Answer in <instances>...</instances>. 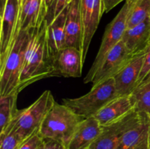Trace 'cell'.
Returning <instances> with one entry per match:
<instances>
[{"mask_svg": "<svg viewBox=\"0 0 150 149\" xmlns=\"http://www.w3.org/2000/svg\"><path fill=\"white\" fill-rule=\"evenodd\" d=\"M148 82H150V45L145 53L143 65L138 80L137 86Z\"/></svg>", "mask_w": 150, "mask_h": 149, "instance_id": "25", "label": "cell"}, {"mask_svg": "<svg viewBox=\"0 0 150 149\" xmlns=\"http://www.w3.org/2000/svg\"><path fill=\"white\" fill-rule=\"evenodd\" d=\"M141 117L134 110L118 121L102 126L100 134L90 149H116L122 136L139 122Z\"/></svg>", "mask_w": 150, "mask_h": 149, "instance_id": "8", "label": "cell"}, {"mask_svg": "<svg viewBox=\"0 0 150 149\" xmlns=\"http://www.w3.org/2000/svg\"><path fill=\"white\" fill-rule=\"evenodd\" d=\"M101 0H81L82 20L81 55L84 64L92 37L103 15Z\"/></svg>", "mask_w": 150, "mask_h": 149, "instance_id": "9", "label": "cell"}, {"mask_svg": "<svg viewBox=\"0 0 150 149\" xmlns=\"http://www.w3.org/2000/svg\"><path fill=\"white\" fill-rule=\"evenodd\" d=\"M123 1H126V0H101L103 14H104L105 13H108L110 10H112L117 4Z\"/></svg>", "mask_w": 150, "mask_h": 149, "instance_id": "29", "label": "cell"}, {"mask_svg": "<svg viewBox=\"0 0 150 149\" xmlns=\"http://www.w3.org/2000/svg\"><path fill=\"white\" fill-rule=\"evenodd\" d=\"M41 149H67V146L58 140L43 139Z\"/></svg>", "mask_w": 150, "mask_h": 149, "instance_id": "27", "label": "cell"}, {"mask_svg": "<svg viewBox=\"0 0 150 149\" xmlns=\"http://www.w3.org/2000/svg\"><path fill=\"white\" fill-rule=\"evenodd\" d=\"M18 1H20V4H21V1H23V0H18Z\"/></svg>", "mask_w": 150, "mask_h": 149, "instance_id": "32", "label": "cell"}, {"mask_svg": "<svg viewBox=\"0 0 150 149\" xmlns=\"http://www.w3.org/2000/svg\"><path fill=\"white\" fill-rule=\"evenodd\" d=\"M54 76L80 77L83 63L81 52L75 47H64L53 57Z\"/></svg>", "mask_w": 150, "mask_h": 149, "instance_id": "11", "label": "cell"}, {"mask_svg": "<svg viewBox=\"0 0 150 149\" xmlns=\"http://www.w3.org/2000/svg\"><path fill=\"white\" fill-rule=\"evenodd\" d=\"M135 110L150 118V82L137 86L130 94Z\"/></svg>", "mask_w": 150, "mask_h": 149, "instance_id": "22", "label": "cell"}, {"mask_svg": "<svg viewBox=\"0 0 150 149\" xmlns=\"http://www.w3.org/2000/svg\"><path fill=\"white\" fill-rule=\"evenodd\" d=\"M117 96L114 80L111 77L92 86L89 92L80 97L64 99L62 104L84 119L95 116L100 110Z\"/></svg>", "mask_w": 150, "mask_h": 149, "instance_id": "5", "label": "cell"}, {"mask_svg": "<svg viewBox=\"0 0 150 149\" xmlns=\"http://www.w3.org/2000/svg\"><path fill=\"white\" fill-rule=\"evenodd\" d=\"M101 130L102 126L95 117L84 118L79 123L67 149H90Z\"/></svg>", "mask_w": 150, "mask_h": 149, "instance_id": "14", "label": "cell"}, {"mask_svg": "<svg viewBox=\"0 0 150 149\" xmlns=\"http://www.w3.org/2000/svg\"><path fill=\"white\" fill-rule=\"evenodd\" d=\"M145 53L146 51L134 56L113 77L118 96L130 95L136 88Z\"/></svg>", "mask_w": 150, "mask_h": 149, "instance_id": "12", "label": "cell"}, {"mask_svg": "<svg viewBox=\"0 0 150 149\" xmlns=\"http://www.w3.org/2000/svg\"><path fill=\"white\" fill-rule=\"evenodd\" d=\"M134 56L130 53L122 40L119 42L107 55L102 65L97 71L92 80V86H95L114 75L122 70Z\"/></svg>", "mask_w": 150, "mask_h": 149, "instance_id": "10", "label": "cell"}, {"mask_svg": "<svg viewBox=\"0 0 150 149\" xmlns=\"http://www.w3.org/2000/svg\"><path fill=\"white\" fill-rule=\"evenodd\" d=\"M128 11L127 29L132 28L150 18V0H127Z\"/></svg>", "mask_w": 150, "mask_h": 149, "instance_id": "20", "label": "cell"}, {"mask_svg": "<svg viewBox=\"0 0 150 149\" xmlns=\"http://www.w3.org/2000/svg\"><path fill=\"white\" fill-rule=\"evenodd\" d=\"M68 7L69 4L49 25H46L47 42L52 57L65 47V24Z\"/></svg>", "mask_w": 150, "mask_h": 149, "instance_id": "18", "label": "cell"}, {"mask_svg": "<svg viewBox=\"0 0 150 149\" xmlns=\"http://www.w3.org/2000/svg\"><path fill=\"white\" fill-rule=\"evenodd\" d=\"M68 5L67 0H53L48 13L45 19L46 25H49Z\"/></svg>", "mask_w": 150, "mask_h": 149, "instance_id": "24", "label": "cell"}, {"mask_svg": "<svg viewBox=\"0 0 150 149\" xmlns=\"http://www.w3.org/2000/svg\"><path fill=\"white\" fill-rule=\"evenodd\" d=\"M43 138L37 132L25 140L18 149H41Z\"/></svg>", "mask_w": 150, "mask_h": 149, "instance_id": "26", "label": "cell"}, {"mask_svg": "<svg viewBox=\"0 0 150 149\" xmlns=\"http://www.w3.org/2000/svg\"><path fill=\"white\" fill-rule=\"evenodd\" d=\"M122 40L133 56L145 52L150 45V18L126 29Z\"/></svg>", "mask_w": 150, "mask_h": 149, "instance_id": "16", "label": "cell"}, {"mask_svg": "<svg viewBox=\"0 0 150 149\" xmlns=\"http://www.w3.org/2000/svg\"><path fill=\"white\" fill-rule=\"evenodd\" d=\"M53 0H40V12L38 26L42 24L46 18Z\"/></svg>", "mask_w": 150, "mask_h": 149, "instance_id": "28", "label": "cell"}, {"mask_svg": "<svg viewBox=\"0 0 150 149\" xmlns=\"http://www.w3.org/2000/svg\"><path fill=\"white\" fill-rule=\"evenodd\" d=\"M20 1L7 0L1 10L0 64L4 61L20 32Z\"/></svg>", "mask_w": 150, "mask_h": 149, "instance_id": "7", "label": "cell"}, {"mask_svg": "<svg viewBox=\"0 0 150 149\" xmlns=\"http://www.w3.org/2000/svg\"><path fill=\"white\" fill-rule=\"evenodd\" d=\"M6 1H7V0H1V10H2L3 7H4V4H5Z\"/></svg>", "mask_w": 150, "mask_h": 149, "instance_id": "30", "label": "cell"}, {"mask_svg": "<svg viewBox=\"0 0 150 149\" xmlns=\"http://www.w3.org/2000/svg\"><path fill=\"white\" fill-rule=\"evenodd\" d=\"M23 142L12 130L0 134V149H18Z\"/></svg>", "mask_w": 150, "mask_h": 149, "instance_id": "23", "label": "cell"}, {"mask_svg": "<svg viewBox=\"0 0 150 149\" xmlns=\"http://www.w3.org/2000/svg\"><path fill=\"white\" fill-rule=\"evenodd\" d=\"M82 20L81 0H73L68 7L65 24V47H75L81 52Z\"/></svg>", "mask_w": 150, "mask_h": 149, "instance_id": "17", "label": "cell"}, {"mask_svg": "<svg viewBox=\"0 0 150 149\" xmlns=\"http://www.w3.org/2000/svg\"><path fill=\"white\" fill-rule=\"evenodd\" d=\"M128 11V2L126 0L125 3L121 10L107 26L103 37L102 42L99 48L98 54L89 69V72L83 78V83H92L94 75L97 72L108 53L122 39L123 35L127 29V15Z\"/></svg>", "mask_w": 150, "mask_h": 149, "instance_id": "6", "label": "cell"}, {"mask_svg": "<svg viewBox=\"0 0 150 149\" xmlns=\"http://www.w3.org/2000/svg\"><path fill=\"white\" fill-rule=\"evenodd\" d=\"M149 149H150V139H149Z\"/></svg>", "mask_w": 150, "mask_h": 149, "instance_id": "33", "label": "cell"}, {"mask_svg": "<svg viewBox=\"0 0 150 149\" xmlns=\"http://www.w3.org/2000/svg\"><path fill=\"white\" fill-rule=\"evenodd\" d=\"M83 119L64 104L55 102L45 115L38 133L43 139L58 140L67 146Z\"/></svg>", "mask_w": 150, "mask_h": 149, "instance_id": "3", "label": "cell"}, {"mask_svg": "<svg viewBox=\"0 0 150 149\" xmlns=\"http://www.w3.org/2000/svg\"><path fill=\"white\" fill-rule=\"evenodd\" d=\"M141 115L139 122L126 131L116 149H149L150 118Z\"/></svg>", "mask_w": 150, "mask_h": 149, "instance_id": "13", "label": "cell"}, {"mask_svg": "<svg viewBox=\"0 0 150 149\" xmlns=\"http://www.w3.org/2000/svg\"><path fill=\"white\" fill-rule=\"evenodd\" d=\"M55 102L51 91H45L32 105L24 109L18 110L10 126L4 131L12 130L21 140L24 141L38 132L45 115Z\"/></svg>", "mask_w": 150, "mask_h": 149, "instance_id": "4", "label": "cell"}, {"mask_svg": "<svg viewBox=\"0 0 150 149\" xmlns=\"http://www.w3.org/2000/svg\"><path fill=\"white\" fill-rule=\"evenodd\" d=\"M34 29L20 31L10 53L0 64V96L18 93L21 73L24 62L25 53Z\"/></svg>", "mask_w": 150, "mask_h": 149, "instance_id": "2", "label": "cell"}, {"mask_svg": "<svg viewBox=\"0 0 150 149\" xmlns=\"http://www.w3.org/2000/svg\"><path fill=\"white\" fill-rule=\"evenodd\" d=\"M53 76V57L47 42L46 23L44 21L35 28L32 32L25 53L18 91L20 93L29 85Z\"/></svg>", "mask_w": 150, "mask_h": 149, "instance_id": "1", "label": "cell"}, {"mask_svg": "<svg viewBox=\"0 0 150 149\" xmlns=\"http://www.w3.org/2000/svg\"><path fill=\"white\" fill-rule=\"evenodd\" d=\"M20 4V31L38 26L40 0H23Z\"/></svg>", "mask_w": 150, "mask_h": 149, "instance_id": "19", "label": "cell"}, {"mask_svg": "<svg viewBox=\"0 0 150 149\" xmlns=\"http://www.w3.org/2000/svg\"><path fill=\"white\" fill-rule=\"evenodd\" d=\"M73 0H67V4H70V3L72 2V1H73Z\"/></svg>", "mask_w": 150, "mask_h": 149, "instance_id": "31", "label": "cell"}, {"mask_svg": "<svg viewBox=\"0 0 150 149\" xmlns=\"http://www.w3.org/2000/svg\"><path fill=\"white\" fill-rule=\"evenodd\" d=\"M134 110V104L130 95L120 96L108 102L94 117L101 126H105L118 121Z\"/></svg>", "mask_w": 150, "mask_h": 149, "instance_id": "15", "label": "cell"}, {"mask_svg": "<svg viewBox=\"0 0 150 149\" xmlns=\"http://www.w3.org/2000/svg\"><path fill=\"white\" fill-rule=\"evenodd\" d=\"M18 93L0 96V133L10 126L18 110Z\"/></svg>", "mask_w": 150, "mask_h": 149, "instance_id": "21", "label": "cell"}]
</instances>
